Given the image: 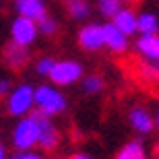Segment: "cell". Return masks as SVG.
Returning a JSON list of instances; mask_svg holds the SVG:
<instances>
[{
  "label": "cell",
  "mask_w": 159,
  "mask_h": 159,
  "mask_svg": "<svg viewBox=\"0 0 159 159\" xmlns=\"http://www.w3.org/2000/svg\"><path fill=\"white\" fill-rule=\"evenodd\" d=\"M39 141V122L37 118L31 116H23L17 122V126L12 128V145L17 147V151H31Z\"/></svg>",
  "instance_id": "6da1fadb"
},
{
  "label": "cell",
  "mask_w": 159,
  "mask_h": 159,
  "mask_svg": "<svg viewBox=\"0 0 159 159\" xmlns=\"http://www.w3.org/2000/svg\"><path fill=\"white\" fill-rule=\"evenodd\" d=\"M35 106L37 112L54 118L66 110V97L52 85H39L35 89Z\"/></svg>",
  "instance_id": "7a4b0ae2"
},
{
  "label": "cell",
  "mask_w": 159,
  "mask_h": 159,
  "mask_svg": "<svg viewBox=\"0 0 159 159\" xmlns=\"http://www.w3.org/2000/svg\"><path fill=\"white\" fill-rule=\"evenodd\" d=\"M33 106H35V89L31 85H19L8 93L6 107H8V114L12 116L23 118L33 110Z\"/></svg>",
  "instance_id": "3957f363"
},
{
  "label": "cell",
  "mask_w": 159,
  "mask_h": 159,
  "mask_svg": "<svg viewBox=\"0 0 159 159\" xmlns=\"http://www.w3.org/2000/svg\"><path fill=\"white\" fill-rule=\"evenodd\" d=\"M83 77V66L79 64L77 60H60L56 62L50 72V79H52L54 85H60V87H66V85H72Z\"/></svg>",
  "instance_id": "277c9868"
},
{
  "label": "cell",
  "mask_w": 159,
  "mask_h": 159,
  "mask_svg": "<svg viewBox=\"0 0 159 159\" xmlns=\"http://www.w3.org/2000/svg\"><path fill=\"white\" fill-rule=\"evenodd\" d=\"M39 35V29H37V23L31 21V19H25V17H17L11 25V37H12V43L17 46H23V48H29L33 41L37 39Z\"/></svg>",
  "instance_id": "5b68a950"
},
{
  "label": "cell",
  "mask_w": 159,
  "mask_h": 159,
  "mask_svg": "<svg viewBox=\"0 0 159 159\" xmlns=\"http://www.w3.org/2000/svg\"><path fill=\"white\" fill-rule=\"evenodd\" d=\"M33 116L39 122V141H37V147L41 151H52V149H56L58 143H60V132L52 124L50 116H46V114H41V112H35Z\"/></svg>",
  "instance_id": "8992f818"
},
{
  "label": "cell",
  "mask_w": 159,
  "mask_h": 159,
  "mask_svg": "<svg viewBox=\"0 0 159 159\" xmlns=\"http://www.w3.org/2000/svg\"><path fill=\"white\" fill-rule=\"evenodd\" d=\"M79 46L87 52H97L103 48V25L89 23L79 31Z\"/></svg>",
  "instance_id": "52a82bcc"
},
{
  "label": "cell",
  "mask_w": 159,
  "mask_h": 159,
  "mask_svg": "<svg viewBox=\"0 0 159 159\" xmlns=\"http://www.w3.org/2000/svg\"><path fill=\"white\" fill-rule=\"evenodd\" d=\"M103 46L114 54H124L128 50V35H124L114 23H107L103 25Z\"/></svg>",
  "instance_id": "ba28073f"
},
{
  "label": "cell",
  "mask_w": 159,
  "mask_h": 159,
  "mask_svg": "<svg viewBox=\"0 0 159 159\" xmlns=\"http://www.w3.org/2000/svg\"><path fill=\"white\" fill-rule=\"evenodd\" d=\"M128 122L139 134H149V132L155 128V118L149 114V110H145V107H141V106L132 107L128 112Z\"/></svg>",
  "instance_id": "9c48e42d"
},
{
  "label": "cell",
  "mask_w": 159,
  "mask_h": 159,
  "mask_svg": "<svg viewBox=\"0 0 159 159\" xmlns=\"http://www.w3.org/2000/svg\"><path fill=\"white\" fill-rule=\"evenodd\" d=\"M17 12L19 17H25V19H31V21H41L46 17V2L43 0H17Z\"/></svg>",
  "instance_id": "30bf717a"
},
{
  "label": "cell",
  "mask_w": 159,
  "mask_h": 159,
  "mask_svg": "<svg viewBox=\"0 0 159 159\" xmlns=\"http://www.w3.org/2000/svg\"><path fill=\"white\" fill-rule=\"evenodd\" d=\"M29 60V50L23 46H17V43H11L6 46L4 50V62L11 66L12 70H21Z\"/></svg>",
  "instance_id": "8fae6325"
},
{
  "label": "cell",
  "mask_w": 159,
  "mask_h": 159,
  "mask_svg": "<svg viewBox=\"0 0 159 159\" xmlns=\"http://www.w3.org/2000/svg\"><path fill=\"white\" fill-rule=\"evenodd\" d=\"M136 52L145 60H159V35H141L136 39Z\"/></svg>",
  "instance_id": "7c38bea8"
},
{
  "label": "cell",
  "mask_w": 159,
  "mask_h": 159,
  "mask_svg": "<svg viewBox=\"0 0 159 159\" xmlns=\"http://www.w3.org/2000/svg\"><path fill=\"white\" fill-rule=\"evenodd\" d=\"M136 19H139V15H134L130 8H120L118 15L112 19V23L122 31L124 35L130 37V35H134V33H136Z\"/></svg>",
  "instance_id": "4fadbf2b"
},
{
  "label": "cell",
  "mask_w": 159,
  "mask_h": 159,
  "mask_svg": "<svg viewBox=\"0 0 159 159\" xmlns=\"http://www.w3.org/2000/svg\"><path fill=\"white\" fill-rule=\"evenodd\" d=\"M159 31V19L153 12H141L136 19V33L141 35H155Z\"/></svg>",
  "instance_id": "5bb4252c"
},
{
  "label": "cell",
  "mask_w": 159,
  "mask_h": 159,
  "mask_svg": "<svg viewBox=\"0 0 159 159\" xmlns=\"http://www.w3.org/2000/svg\"><path fill=\"white\" fill-rule=\"evenodd\" d=\"M116 159H147V151L141 141H130L118 151Z\"/></svg>",
  "instance_id": "9a60e30c"
},
{
  "label": "cell",
  "mask_w": 159,
  "mask_h": 159,
  "mask_svg": "<svg viewBox=\"0 0 159 159\" xmlns=\"http://www.w3.org/2000/svg\"><path fill=\"white\" fill-rule=\"evenodd\" d=\"M68 12H70L72 19H77V21H85V19L91 15V6H89L87 0H75L68 4Z\"/></svg>",
  "instance_id": "2e32d148"
},
{
  "label": "cell",
  "mask_w": 159,
  "mask_h": 159,
  "mask_svg": "<svg viewBox=\"0 0 159 159\" xmlns=\"http://www.w3.org/2000/svg\"><path fill=\"white\" fill-rule=\"evenodd\" d=\"M97 8H99L101 17L114 19L118 15V11L122 8V0H99V2H97Z\"/></svg>",
  "instance_id": "e0dca14e"
},
{
  "label": "cell",
  "mask_w": 159,
  "mask_h": 159,
  "mask_svg": "<svg viewBox=\"0 0 159 159\" xmlns=\"http://www.w3.org/2000/svg\"><path fill=\"white\" fill-rule=\"evenodd\" d=\"M141 75L151 83H159V60H145L141 64Z\"/></svg>",
  "instance_id": "ac0fdd59"
},
{
  "label": "cell",
  "mask_w": 159,
  "mask_h": 159,
  "mask_svg": "<svg viewBox=\"0 0 159 159\" xmlns=\"http://www.w3.org/2000/svg\"><path fill=\"white\" fill-rule=\"evenodd\" d=\"M103 79L99 77V75H89V77H85V81H83V91L89 95H95L99 93L101 89H103Z\"/></svg>",
  "instance_id": "d6986e66"
},
{
  "label": "cell",
  "mask_w": 159,
  "mask_h": 159,
  "mask_svg": "<svg viewBox=\"0 0 159 159\" xmlns=\"http://www.w3.org/2000/svg\"><path fill=\"white\" fill-rule=\"evenodd\" d=\"M37 29H39L41 35H46V37H52L56 31H58V23H56V19L52 17H43L41 21H37Z\"/></svg>",
  "instance_id": "ffe728a7"
},
{
  "label": "cell",
  "mask_w": 159,
  "mask_h": 159,
  "mask_svg": "<svg viewBox=\"0 0 159 159\" xmlns=\"http://www.w3.org/2000/svg\"><path fill=\"white\" fill-rule=\"evenodd\" d=\"M54 64H56V60L50 58V56H43V58H39V60H37V64H35L37 75H41V77H50V72H52Z\"/></svg>",
  "instance_id": "44dd1931"
},
{
  "label": "cell",
  "mask_w": 159,
  "mask_h": 159,
  "mask_svg": "<svg viewBox=\"0 0 159 159\" xmlns=\"http://www.w3.org/2000/svg\"><path fill=\"white\" fill-rule=\"evenodd\" d=\"M12 89H11V81L8 79H0V97L2 95H8Z\"/></svg>",
  "instance_id": "7402d4cb"
},
{
  "label": "cell",
  "mask_w": 159,
  "mask_h": 159,
  "mask_svg": "<svg viewBox=\"0 0 159 159\" xmlns=\"http://www.w3.org/2000/svg\"><path fill=\"white\" fill-rule=\"evenodd\" d=\"M12 159H41L37 153H33V151H21V153H17Z\"/></svg>",
  "instance_id": "603a6c76"
},
{
  "label": "cell",
  "mask_w": 159,
  "mask_h": 159,
  "mask_svg": "<svg viewBox=\"0 0 159 159\" xmlns=\"http://www.w3.org/2000/svg\"><path fill=\"white\" fill-rule=\"evenodd\" d=\"M70 159H93V157H89L87 153H75V155H70Z\"/></svg>",
  "instance_id": "cb8c5ba5"
},
{
  "label": "cell",
  "mask_w": 159,
  "mask_h": 159,
  "mask_svg": "<svg viewBox=\"0 0 159 159\" xmlns=\"http://www.w3.org/2000/svg\"><path fill=\"white\" fill-rule=\"evenodd\" d=\"M0 159H6V149L0 145Z\"/></svg>",
  "instance_id": "d4e9b609"
},
{
  "label": "cell",
  "mask_w": 159,
  "mask_h": 159,
  "mask_svg": "<svg viewBox=\"0 0 159 159\" xmlns=\"http://www.w3.org/2000/svg\"><path fill=\"white\" fill-rule=\"evenodd\" d=\"M155 157L159 159V143H157V145H155Z\"/></svg>",
  "instance_id": "484cf974"
},
{
  "label": "cell",
  "mask_w": 159,
  "mask_h": 159,
  "mask_svg": "<svg viewBox=\"0 0 159 159\" xmlns=\"http://www.w3.org/2000/svg\"><path fill=\"white\" fill-rule=\"evenodd\" d=\"M155 126L159 128V110H157V116H155Z\"/></svg>",
  "instance_id": "4316f807"
},
{
  "label": "cell",
  "mask_w": 159,
  "mask_h": 159,
  "mask_svg": "<svg viewBox=\"0 0 159 159\" xmlns=\"http://www.w3.org/2000/svg\"><path fill=\"white\" fill-rule=\"evenodd\" d=\"M62 2H66V4H70V2H75V0H62Z\"/></svg>",
  "instance_id": "83f0119b"
},
{
  "label": "cell",
  "mask_w": 159,
  "mask_h": 159,
  "mask_svg": "<svg viewBox=\"0 0 159 159\" xmlns=\"http://www.w3.org/2000/svg\"><path fill=\"white\" fill-rule=\"evenodd\" d=\"M124 2H130V0H124Z\"/></svg>",
  "instance_id": "f1b7e54d"
},
{
  "label": "cell",
  "mask_w": 159,
  "mask_h": 159,
  "mask_svg": "<svg viewBox=\"0 0 159 159\" xmlns=\"http://www.w3.org/2000/svg\"><path fill=\"white\" fill-rule=\"evenodd\" d=\"M155 159H157V157H155Z\"/></svg>",
  "instance_id": "f546056e"
}]
</instances>
